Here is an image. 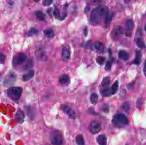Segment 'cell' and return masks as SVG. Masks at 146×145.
<instances>
[{
	"label": "cell",
	"mask_w": 146,
	"mask_h": 145,
	"mask_svg": "<svg viewBox=\"0 0 146 145\" xmlns=\"http://www.w3.org/2000/svg\"><path fill=\"white\" fill-rule=\"evenodd\" d=\"M123 108L126 112H128L129 110V105L127 103H125L123 105Z\"/></svg>",
	"instance_id": "cell-34"
},
{
	"label": "cell",
	"mask_w": 146,
	"mask_h": 145,
	"mask_svg": "<svg viewBox=\"0 0 146 145\" xmlns=\"http://www.w3.org/2000/svg\"><path fill=\"white\" fill-rule=\"evenodd\" d=\"M17 80V76L15 73L10 72L8 75L4 80V84L5 86H9L13 84Z\"/></svg>",
	"instance_id": "cell-6"
},
{
	"label": "cell",
	"mask_w": 146,
	"mask_h": 145,
	"mask_svg": "<svg viewBox=\"0 0 146 145\" xmlns=\"http://www.w3.org/2000/svg\"><path fill=\"white\" fill-rule=\"evenodd\" d=\"M123 33V30L121 27L117 26L115 27L113 31V34L115 37H118Z\"/></svg>",
	"instance_id": "cell-16"
},
{
	"label": "cell",
	"mask_w": 146,
	"mask_h": 145,
	"mask_svg": "<svg viewBox=\"0 0 146 145\" xmlns=\"http://www.w3.org/2000/svg\"><path fill=\"white\" fill-rule=\"evenodd\" d=\"M22 91V89L20 87H12L8 90V95L12 100L18 101L21 97Z\"/></svg>",
	"instance_id": "cell-3"
},
{
	"label": "cell",
	"mask_w": 146,
	"mask_h": 145,
	"mask_svg": "<svg viewBox=\"0 0 146 145\" xmlns=\"http://www.w3.org/2000/svg\"><path fill=\"white\" fill-rule=\"evenodd\" d=\"M101 93L102 95H103V96H104V97H109V96H111V95H112L111 89L109 88V87L107 88H105V89L102 90Z\"/></svg>",
	"instance_id": "cell-20"
},
{
	"label": "cell",
	"mask_w": 146,
	"mask_h": 145,
	"mask_svg": "<svg viewBox=\"0 0 146 145\" xmlns=\"http://www.w3.org/2000/svg\"><path fill=\"white\" fill-rule=\"evenodd\" d=\"M110 82V79L109 77H106L104 78L101 83V86L103 89L108 87Z\"/></svg>",
	"instance_id": "cell-17"
},
{
	"label": "cell",
	"mask_w": 146,
	"mask_h": 145,
	"mask_svg": "<svg viewBox=\"0 0 146 145\" xmlns=\"http://www.w3.org/2000/svg\"><path fill=\"white\" fill-rule=\"evenodd\" d=\"M94 47L97 52L99 53H102L105 50L104 44L102 42H97L94 44Z\"/></svg>",
	"instance_id": "cell-11"
},
{
	"label": "cell",
	"mask_w": 146,
	"mask_h": 145,
	"mask_svg": "<svg viewBox=\"0 0 146 145\" xmlns=\"http://www.w3.org/2000/svg\"><path fill=\"white\" fill-rule=\"evenodd\" d=\"M100 123L97 121H93L91 123L90 125V131L92 134H96L99 133L101 130Z\"/></svg>",
	"instance_id": "cell-8"
},
{
	"label": "cell",
	"mask_w": 146,
	"mask_h": 145,
	"mask_svg": "<svg viewBox=\"0 0 146 145\" xmlns=\"http://www.w3.org/2000/svg\"><path fill=\"white\" fill-rule=\"evenodd\" d=\"M53 0H43V4L45 6H49L52 4Z\"/></svg>",
	"instance_id": "cell-32"
},
{
	"label": "cell",
	"mask_w": 146,
	"mask_h": 145,
	"mask_svg": "<svg viewBox=\"0 0 146 145\" xmlns=\"http://www.w3.org/2000/svg\"><path fill=\"white\" fill-rule=\"evenodd\" d=\"M144 29H145V31H146V25H145V26H144Z\"/></svg>",
	"instance_id": "cell-42"
},
{
	"label": "cell",
	"mask_w": 146,
	"mask_h": 145,
	"mask_svg": "<svg viewBox=\"0 0 146 145\" xmlns=\"http://www.w3.org/2000/svg\"><path fill=\"white\" fill-rule=\"evenodd\" d=\"M98 100V96L96 93L92 94L90 96L91 102L93 104H96Z\"/></svg>",
	"instance_id": "cell-24"
},
{
	"label": "cell",
	"mask_w": 146,
	"mask_h": 145,
	"mask_svg": "<svg viewBox=\"0 0 146 145\" xmlns=\"http://www.w3.org/2000/svg\"><path fill=\"white\" fill-rule=\"evenodd\" d=\"M84 31V34H85V36L87 35V34H88V30H87V28H85Z\"/></svg>",
	"instance_id": "cell-38"
},
{
	"label": "cell",
	"mask_w": 146,
	"mask_h": 145,
	"mask_svg": "<svg viewBox=\"0 0 146 145\" xmlns=\"http://www.w3.org/2000/svg\"><path fill=\"white\" fill-rule=\"evenodd\" d=\"M112 64L110 61H108L105 66V70L107 71H109L111 69Z\"/></svg>",
	"instance_id": "cell-33"
},
{
	"label": "cell",
	"mask_w": 146,
	"mask_h": 145,
	"mask_svg": "<svg viewBox=\"0 0 146 145\" xmlns=\"http://www.w3.org/2000/svg\"><path fill=\"white\" fill-rule=\"evenodd\" d=\"M62 108L63 112L69 117L72 119H75L76 118V115L75 112H74V110L73 108L66 105H63L62 106Z\"/></svg>",
	"instance_id": "cell-7"
},
{
	"label": "cell",
	"mask_w": 146,
	"mask_h": 145,
	"mask_svg": "<svg viewBox=\"0 0 146 145\" xmlns=\"http://www.w3.org/2000/svg\"><path fill=\"white\" fill-rule=\"evenodd\" d=\"M141 52L139 51L137 52V55H136V57L133 61V63L135 64H139V63H140V61H141Z\"/></svg>",
	"instance_id": "cell-27"
},
{
	"label": "cell",
	"mask_w": 146,
	"mask_h": 145,
	"mask_svg": "<svg viewBox=\"0 0 146 145\" xmlns=\"http://www.w3.org/2000/svg\"><path fill=\"white\" fill-rule=\"evenodd\" d=\"M15 117L18 122L19 123H22L24 121V118H25L24 112L21 110H18V111L16 112Z\"/></svg>",
	"instance_id": "cell-10"
},
{
	"label": "cell",
	"mask_w": 146,
	"mask_h": 145,
	"mask_svg": "<svg viewBox=\"0 0 146 145\" xmlns=\"http://www.w3.org/2000/svg\"><path fill=\"white\" fill-rule=\"evenodd\" d=\"M135 42L137 46L139 48H141V49H144V48H146L145 43L140 38H136Z\"/></svg>",
	"instance_id": "cell-23"
},
{
	"label": "cell",
	"mask_w": 146,
	"mask_h": 145,
	"mask_svg": "<svg viewBox=\"0 0 146 145\" xmlns=\"http://www.w3.org/2000/svg\"><path fill=\"white\" fill-rule=\"evenodd\" d=\"M62 58L64 61H67L69 59L70 53L69 50L67 47H65L62 49Z\"/></svg>",
	"instance_id": "cell-9"
},
{
	"label": "cell",
	"mask_w": 146,
	"mask_h": 145,
	"mask_svg": "<svg viewBox=\"0 0 146 145\" xmlns=\"http://www.w3.org/2000/svg\"><path fill=\"white\" fill-rule=\"evenodd\" d=\"M118 57L124 61H127L129 58V56L128 53L124 50H120L118 52Z\"/></svg>",
	"instance_id": "cell-12"
},
{
	"label": "cell",
	"mask_w": 146,
	"mask_h": 145,
	"mask_svg": "<svg viewBox=\"0 0 146 145\" xmlns=\"http://www.w3.org/2000/svg\"><path fill=\"white\" fill-rule=\"evenodd\" d=\"M143 103V101L142 100V99L141 98H139V100H137V106H139L140 105H142V103Z\"/></svg>",
	"instance_id": "cell-36"
},
{
	"label": "cell",
	"mask_w": 146,
	"mask_h": 145,
	"mask_svg": "<svg viewBox=\"0 0 146 145\" xmlns=\"http://www.w3.org/2000/svg\"><path fill=\"white\" fill-rule=\"evenodd\" d=\"M5 59H6V56L0 52V64H3L5 61Z\"/></svg>",
	"instance_id": "cell-35"
},
{
	"label": "cell",
	"mask_w": 146,
	"mask_h": 145,
	"mask_svg": "<svg viewBox=\"0 0 146 145\" xmlns=\"http://www.w3.org/2000/svg\"><path fill=\"white\" fill-rule=\"evenodd\" d=\"M53 14L54 16L55 17H56V19H60L61 18L60 11H59V10L58 9H57V8H56L55 9L53 12Z\"/></svg>",
	"instance_id": "cell-30"
},
{
	"label": "cell",
	"mask_w": 146,
	"mask_h": 145,
	"mask_svg": "<svg viewBox=\"0 0 146 145\" xmlns=\"http://www.w3.org/2000/svg\"><path fill=\"white\" fill-rule=\"evenodd\" d=\"M27 59L26 55L23 53H18L14 56L12 64L14 67H17L25 63Z\"/></svg>",
	"instance_id": "cell-5"
},
{
	"label": "cell",
	"mask_w": 146,
	"mask_h": 145,
	"mask_svg": "<svg viewBox=\"0 0 146 145\" xmlns=\"http://www.w3.org/2000/svg\"><path fill=\"white\" fill-rule=\"evenodd\" d=\"M114 16V14L111 13H107L105 16V23L106 24L109 25V23L111 22Z\"/></svg>",
	"instance_id": "cell-22"
},
{
	"label": "cell",
	"mask_w": 146,
	"mask_h": 145,
	"mask_svg": "<svg viewBox=\"0 0 146 145\" xmlns=\"http://www.w3.org/2000/svg\"><path fill=\"white\" fill-rule=\"evenodd\" d=\"M118 85H119L118 82V81H116L114 83L112 86H111V89L112 95L115 94L117 92L118 89Z\"/></svg>",
	"instance_id": "cell-26"
},
{
	"label": "cell",
	"mask_w": 146,
	"mask_h": 145,
	"mask_svg": "<svg viewBox=\"0 0 146 145\" xmlns=\"http://www.w3.org/2000/svg\"><path fill=\"white\" fill-rule=\"evenodd\" d=\"M60 82L61 84H67L69 81V78L67 75H63L60 78Z\"/></svg>",
	"instance_id": "cell-21"
},
{
	"label": "cell",
	"mask_w": 146,
	"mask_h": 145,
	"mask_svg": "<svg viewBox=\"0 0 146 145\" xmlns=\"http://www.w3.org/2000/svg\"><path fill=\"white\" fill-rule=\"evenodd\" d=\"M76 141L78 145H83L85 144L84 138L81 134H79L76 137Z\"/></svg>",
	"instance_id": "cell-18"
},
{
	"label": "cell",
	"mask_w": 146,
	"mask_h": 145,
	"mask_svg": "<svg viewBox=\"0 0 146 145\" xmlns=\"http://www.w3.org/2000/svg\"><path fill=\"white\" fill-rule=\"evenodd\" d=\"M32 65V61L31 60H29L27 61V63L24 66V69L25 70H27L28 69H30V68L31 67Z\"/></svg>",
	"instance_id": "cell-31"
},
{
	"label": "cell",
	"mask_w": 146,
	"mask_h": 145,
	"mask_svg": "<svg viewBox=\"0 0 146 145\" xmlns=\"http://www.w3.org/2000/svg\"><path fill=\"white\" fill-rule=\"evenodd\" d=\"M34 1H35V2H38V1H39L40 0H33Z\"/></svg>",
	"instance_id": "cell-41"
},
{
	"label": "cell",
	"mask_w": 146,
	"mask_h": 145,
	"mask_svg": "<svg viewBox=\"0 0 146 145\" xmlns=\"http://www.w3.org/2000/svg\"><path fill=\"white\" fill-rule=\"evenodd\" d=\"M131 0H124V2L125 3V4H128L129 2V1H130Z\"/></svg>",
	"instance_id": "cell-39"
},
{
	"label": "cell",
	"mask_w": 146,
	"mask_h": 145,
	"mask_svg": "<svg viewBox=\"0 0 146 145\" xmlns=\"http://www.w3.org/2000/svg\"><path fill=\"white\" fill-rule=\"evenodd\" d=\"M50 139L51 143L53 145H60L63 143V138L62 134L57 131H54L51 133Z\"/></svg>",
	"instance_id": "cell-4"
},
{
	"label": "cell",
	"mask_w": 146,
	"mask_h": 145,
	"mask_svg": "<svg viewBox=\"0 0 146 145\" xmlns=\"http://www.w3.org/2000/svg\"><path fill=\"white\" fill-rule=\"evenodd\" d=\"M94 1L96 2H101L102 1V0H94Z\"/></svg>",
	"instance_id": "cell-40"
},
{
	"label": "cell",
	"mask_w": 146,
	"mask_h": 145,
	"mask_svg": "<svg viewBox=\"0 0 146 145\" xmlns=\"http://www.w3.org/2000/svg\"><path fill=\"white\" fill-rule=\"evenodd\" d=\"M126 26L128 30L131 31L134 27V22L131 19H128L126 21Z\"/></svg>",
	"instance_id": "cell-25"
},
{
	"label": "cell",
	"mask_w": 146,
	"mask_h": 145,
	"mask_svg": "<svg viewBox=\"0 0 146 145\" xmlns=\"http://www.w3.org/2000/svg\"><path fill=\"white\" fill-rule=\"evenodd\" d=\"M105 58L102 56H98L96 59L97 63L100 65H103L105 61Z\"/></svg>",
	"instance_id": "cell-29"
},
{
	"label": "cell",
	"mask_w": 146,
	"mask_h": 145,
	"mask_svg": "<svg viewBox=\"0 0 146 145\" xmlns=\"http://www.w3.org/2000/svg\"><path fill=\"white\" fill-rule=\"evenodd\" d=\"M97 141L99 145H105L107 144V138L103 134H101L98 136L97 138Z\"/></svg>",
	"instance_id": "cell-14"
},
{
	"label": "cell",
	"mask_w": 146,
	"mask_h": 145,
	"mask_svg": "<svg viewBox=\"0 0 146 145\" xmlns=\"http://www.w3.org/2000/svg\"><path fill=\"white\" fill-rule=\"evenodd\" d=\"M112 122L116 126L121 127L128 124V120L126 116L123 114L120 113L114 115Z\"/></svg>",
	"instance_id": "cell-2"
},
{
	"label": "cell",
	"mask_w": 146,
	"mask_h": 145,
	"mask_svg": "<svg viewBox=\"0 0 146 145\" xmlns=\"http://www.w3.org/2000/svg\"><path fill=\"white\" fill-rule=\"evenodd\" d=\"M37 32H38V30L37 29L34 28H32L30 29V30H29L27 32V35L29 37H31L37 34Z\"/></svg>",
	"instance_id": "cell-28"
},
{
	"label": "cell",
	"mask_w": 146,
	"mask_h": 145,
	"mask_svg": "<svg viewBox=\"0 0 146 145\" xmlns=\"http://www.w3.org/2000/svg\"><path fill=\"white\" fill-rule=\"evenodd\" d=\"M44 33L45 35L46 36V37H47L48 38H53L55 35L54 33L53 32V31L50 29H47L45 30Z\"/></svg>",
	"instance_id": "cell-19"
},
{
	"label": "cell",
	"mask_w": 146,
	"mask_h": 145,
	"mask_svg": "<svg viewBox=\"0 0 146 145\" xmlns=\"http://www.w3.org/2000/svg\"><path fill=\"white\" fill-rule=\"evenodd\" d=\"M107 13V8L104 6H100L93 10L91 14V23L93 25L98 24Z\"/></svg>",
	"instance_id": "cell-1"
},
{
	"label": "cell",
	"mask_w": 146,
	"mask_h": 145,
	"mask_svg": "<svg viewBox=\"0 0 146 145\" xmlns=\"http://www.w3.org/2000/svg\"><path fill=\"white\" fill-rule=\"evenodd\" d=\"M144 75L146 77V61H145V64H144Z\"/></svg>",
	"instance_id": "cell-37"
},
{
	"label": "cell",
	"mask_w": 146,
	"mask_h": 145,
	"mask_svg": "<svg viewBox=\"0 0 146 145\" xmlns=\"http://www.w3.org/2000/svg\"><path fill=\"white\" fill-rule=\"evenodd\" d=\"M34 70H30L28 72L23 75L22 80L25 82L28 81L34 77Z\"/></svg>",
	"instance_id": "cell-13"
},
{
	"label": "cell",
	"mask_w": 146,
	"mask_h": 145,
	"mask_svg": "<svg viewBox=\"0 0 146 145\" xmlns=\"http://www.w3.org/2000/svg\"><path fill=\"white\" fill-rule=\"evenodd\" d=\"M35 15L37 19L40 21H45V13L40 10L35 12Z\"/></svg>",
	"instance_id": "cell-15"
}]
</instances>
